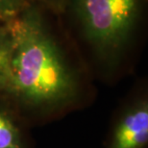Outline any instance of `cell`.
Returning <instances> with one entry per match:
<instances>
[{
  "instance_id": "cell-1",
  "label": "cell",
  "mask_w": 148,
  "mask_h": 148,
  "mask_svg": "<svg viewBox=\"0 0 148 148\" xmlns=\"http://www.w3.org/2000/svg\"><path fill=\"white\" fill-rule=\"evenodd\" d=\"M6 23L14 43L9 96L41 111L71 103L78 81L37 3Z\"/></svg>"
},
{
  "instance_id": "cell-2",
  "label": "cell",
  "mask_w": 148,
  "mask_h": 148,
  "mask_svg": "<svg viewBox=\"0 0 148 148\" xmlns=\"http://www.w3.org/2000/svg\"><path fill=\"white\" fill-rule=\"evenodd\" d=\"M145 0H67L80 35L103 63L114 66L134 38Z\"/></svg>"
},
{
  "instance_id": "cell-3",
  "label": "cell",
  "mask_w": 148,
  "mask_h": 148,
  "mask_svg": "<svg viewBox=\"0 0 148 148\" xmlns=\"http://www.w3.org/2000/svg\"><path fill=\"white\" fill-rule=\"evenodd\" d=\"M148 143V101L138 99L122 112L107 148H145Z\"/></svg>"
},
{
  "instance_id": "cell-4",
  "label": "cell",
  "mask_w": 148,
  "mask_h": 148,
  "mask_svg": "<svg viewBox=\"0 0 148 148\" xmlns=\"http://www.w3.org/2000/svg\"><path fill=\"white\" fill-rule=\"evenodd\" d=\"M13 37L8 24L0 21V94L9 96L12 83Z\"/></svg>"
},
{
  "instance_id": "cell-5",
  "label": "cell",
  "mask_w": 148,
  "mask_h": 148,
  "mask_svg": "<svg viewBox=\"0 0 148 148\" xmlns=\"http://www.w3.org/2000/svg\"><path fill=\"white\" fill-rule=\"evenodd\" d=\"M0 148H25L24 140L12 112L0 105Z\"/></svg>"
},
{
  "instance_id": "cell-6",
  "label": "cell",
  "mask_w": 148,
  "mask_h": 148,
  "mask_svg": "<svg viewBox=\"0 0 148 148\" xmlns=\"http://www.w3.org/2000/svg\"><path fill=\"white\" fill-rule=\"evenodd\" d=\"M32 0H0V21L8 22L30 5Z\"/></svg>"
},
{
  "instance_id": "cell-7",
  "label": "cell",
  "mask_w": 148,
  "mask_h": 148,
  "mask_svg": "<svg viewBox=\"0 0 148 148\" xmlns=\"http://www.w3.org/2000/svg\"><path fill=\"white\" fill-rule=\"evenodd\" d=\"M38 4L48 8L50 11L56 14H64L66 10L67 0H32Z\"/></svg>"
}]
</instances>
